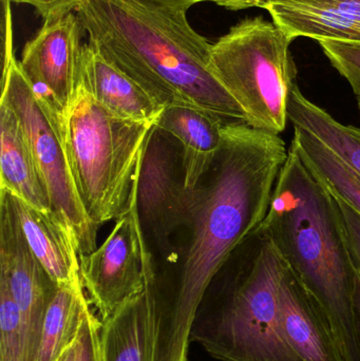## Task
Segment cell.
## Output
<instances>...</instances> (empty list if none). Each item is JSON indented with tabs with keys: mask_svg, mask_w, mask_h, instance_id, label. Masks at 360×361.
<instances>
[{
	"mask_svg": "<svg viewBox=\"0 0 360 361\" xmlns=\"http://www.w3.org/2000/svg\"><path fill=\"white\" fill-rule=\"evenodd\" d=\"M287 118L294 127L306 129L325 144L360 177V128L342 124L327 110L293 89L287 104Z\"/></svg>",
	"mask_w": 360,
	"mask_h": 361,
	"instance_id": "cell-18",
	"label": "cell"
},
{
	"mask_svg": "<svg viewBox=\"0 0 360 361\" xmlns=\"http://www.w3.org/2000/svg\"><path fill=\"white\" fill-rule=\"evenodd\" d=\"M101 319L97 314L91 309H87L84 316L85 326V351L82 361H103L101 353V341H99V331H101Z\"/></svg>",
	"mask_w": 360,
	"mask_h": 361,
	"instance_id": "cell-23",
	"label": "cell"
},
{
	"mask_svg": "<svg viewBox=\"0 0 360 361\" xmlns=\"http://www.w3.org/2000/svg\"><path fill=\"white\" fill-rule=\"evenodd\" d=\"M218 6H224L228 10H244L245 0H213Z\"/></svg>",
	"mask_w": 360,
	"mask_h": 361,
	"instance_id": "cell-27",
	"label": "cell"
},
{
	"mask_svg": "<svg viewBox=\"0 0 360 361\" xmlns=\"http://www.w3.org/2000/svg\"><path fill=\"white\" fill-rule=\"evenodd\" d=\"M287 152L280 135L226 123L219 154L194 189L192 238L177 280L160 290L156 361H188L197 310L232 252L266 219Z\"/></svg>",
	"mask_w": 360,
	"mask_h": 361,
	"instance_id": "cell-1",
	"label": "cell"
},
{
	"mask_svg": "<svg viewBox=\"0 0 360 361\" xmlns=\"http://www.w3.org/2000/svg\"><path fill=\"white\" fill-rule=\"evenodd\" d=\"M335 199L340 207L342 222L348 233L349 242H350L351 250H352L353 259L356 265L360 281V214L340 197H335Z\"/></svg>",
	"mask_w": 360,
	"mask_h": 361,
	"instance_id": "cell-22",
	"label": "cell"
},
{
	"mask_svg": "<svg viewBox=\"0 0 360 361\" xmlns=\"http://www.w3.org/2000/svg\"><path fill=\"white\" fill-rule=\"evenodd\" d=\"M225 121L217 114L183 104H169L156 121V128L181 145L182 173L190 190L196 189L211 171L223 142Z\"/></svg>",
	"mask_w": 360,
	"mask_h": 361,
	"instance_id": "cell-14",
	"label": "cell"
},
{
	"mask_svg": "<svg viewBox=\"0 0 360 361\" xmlns=\"http://www.w3.org/2000/svg\"><path fill=\"white\" fill-rule=\"evenodd\" d=\"M156 123L116 118L82 82L63 123V140L82 206L95 226L130 209L144 154Z\"/></svg>",
	"mask_w": 360,
	"mask_h": 361,
	"instance_id": "cell-5",
	"label": "cell"
},
{
	"mask_svg": "<svg viewBox=\"0 0 360 361\" xmlns=\"http://www.w3.org/2000/svg\"><path fill=\"white\" fill-rule=\"evenodd\" d=\"M293 42L274 21L257 16L243 19L213 44L211 71L254 128L276 135L287 128V104L297 86Z\"/></svg>",
	"mask_w": 360,
	"mask_h": 361,
	"instance_id": "cell-6",
	"label": "cell"
},
{
	"mask_svg": "<svg viewBox=\"0 0 360 361\" xmlns=\"http://www.w3.org/2000/svg\"><path fill=\"white\" fill-rule=\"evenodd\" d=\"M75 12L88 44L163 103L247 123L211 71L213 44L192 29L186 11L151 0H84Z\"/></svg>",
	"mask_w": 360,
	"mask_h": 361,
	"instance_id": "cell-2",
	"label": "cell"
},
{
	"mask_svg": "<svg viewBox=\"0 0 360 361\" xmlns=\"http://www.w3.org/2000/svg\"><path fill=\"white\" fill-rule=\"evenodd\" d=\"M291 144L327 188L360 214L359 176L306 129L294 127Z\"/></svg>",
	"mask_w": 360,
	"mask_h": 361,
	"instance_id": "cell-19",
	"label": "cell"
},
{
	"mask_svg": "<svg viewBox=\"0 0 360 361\" xmlns=\"http://www.w3.org/2000/svg\"><path fill=\"white\" fill-rule=\"evenodd\" d=\"M78 80L107 111L123 120L156 123L167 106L90 44L82 48Z\"/></svg>",
	"mask_w": 360,
	"mask_h": 361,
	"instance_id": "cell-13",
	"label": "cell"
},
{
	"mask_svg": "<svg viewBox=\"0 0 360 361\" xmlns=\"http://www.w3.org/2000/svg\"><path fill=\"white\" fill-rule=\"evenodd\" d=\"M15 4H29L35 8L38 15L44 20L63 16L70 12H75V8L84 0H12Z\"/></svg>",
	"mask_w": 360,
	"mask_h": 361,
	"instance_id": "cell-24",
	"label": "cell"
},
{
	"mask_svg": "<svg viewBox=\"0 0 360 361\" xmlns=\"http://www.w3.org/2000/svg\"><path fill=\"white\" fill-rule=\"evenodd\" d=\"M318 44L331 65L350 85L360 110V42L321 40Z\"/></svg>",
	"mask_w": 360,
	"mask_h": 361,
	"instance_id": "cell-21",
	"label": "cell"
},
{
	"mask_svg": "<svg viewBox=\"0 0 360 361\" xmlns=\"http://www.w3.org/2000/svg\"><path fill=\"white\" fill-rule=\"evenodd\" d=\"M0 361H27L18 309L10 288L0 278Z\"/></svg>",
	"mask_w": 360,
	"mask_h": 361,
	"instance_id": "cell-20",
	"label": "cell"
},
{
	"mask_svg": "<svg viewBox=\"0 0 360 361\" xmlns=\"http://www.w3.org/2000/svg\"><path fill=\"white\" fill-rule=\"evenodd\" d=\"M0 189L38 209L53 212L18 116L4 103H0Z\"/></svg>",
	"mask_w": 360,
	"mask_h": 361,
	"instance_id": "cell-16",
	"label": "cell"
},
{
	"mask_svg": "<svg viewBox=\"0 0 360 361\" xmlns=\"http://www.w3.org/2000/svg\"><path fill=\"white\" fill-rule=\"evenodd\" d=\"M262 228L331 322L345 361H360V281L333 193L291 144Z\"/></svg>",
	"mask_w": 360,
	"mask_h": 361,
	"instance_id": "cell-3",
	"label": "cell"
},
{
	"mask_svg": "<svg viewBox=\"0 0 360 361\" xmlns=\"http://www.w3.org/2000/svg\"><path fill=\"white\" fill-rule=\"evenodd\" d=\"M194 200V189L185 186L173 141L156 127L144 154L137 205L144 231H148L166 256L171 254L173 233L190 226Z\"/></svg>",
	"mask_w": 360,
	"mask_h": 361,
	"instance_id": "cell-10",
	"label": "cell"
},
{
	"mask_svg": "<svg viewBox=\"0 0 360 361\" xmlns=\"http://www.w3.org/2000/svg\"><path fill=\"white\" fill-rule=\"evenodd\" d=\"M244 244L237 267H222L209 284L190 343L220 361H302L281 331L279 290L287 263L261 225Z\"/></svg>",
	"mask_w": 360,
	"mask_h": 361,
	"instance_id": "cell-4",
	"label": "cell"
},
{
	"mask_svg": "<svg viewBox=\"0 0 360 361\" xmlns=\"http://www.w3.org/2000/svg\"><path fill=\"white\" fill-rule=\"evenodd\" d=\"M264 1H268V0H245L244 10L245 8H254V6L258 8V6Z\"/></svg>",
	"mask_w": 360,
	"mask_h": 361,
	"instance_id": "cell-28",
	"label": "cell"
},
{
	"mask_svg": "<svg viewBox=\"0 0 360 361\" xmlns=\"http://www.w3.org/2000/svg\"><path fill=\"white\" fill-rule=\"evenodd\" d=\"M137 183L130 209L116 220L105 242L80 255V280L101 322L144 290L148 269L154 265L137 212Z\"/></svg>",
	"mask_w": 360,
	"mask_h": 361,
	"instance_id": "cell-8",
	"label": "cell"
},
{
	"mask_svg": "<svg viewBox=\"0 0 360 361\" xmlns=\"http://www.w3.org/2000/svg\"><path fill=\"white\" fill-rule=\"evenodd\" d=\"M8 193L27 244L40 264L57 286L71 282L80 274L75 233L55 212L38 209Z\"/></svg>",
	"mask_w": 360,
	"mask_h": 361,
	"instance_id": "cell-15",
	"label": "cell"
},
{
	"mask_svg": "<svg viewBox=\"0 0 360 361\" xmlns=\"http://www.w3.org/2000/svg\"><path fill=\"white\" fill-rule=\"evenodd\" d=\"M1 102L14 110L25 131L53 212L75 233L78 255L97 250L99 227L87 216L76 190L63 140L36 99L31 84L12 55L4 61Z\"/></svg>",
	"mask_w": 360,
	"mask_h": 361,
	"instance_id": "cell-7",
	"label": "cell"
},
{
	"mask_svg": "<svg viewBox=\"0 0 360 361\" xmlns=\"http://www.w3.org/2000/svg\"><path fill=\"white\" fill-rule=\"evenodd\" d=\"M283 337L302 361H345L331 322L316 299L287 267L279 290Z\"/></svg>",
	"mask_w": 360,
	"mask_h": 361,
	"instance_id": "cell-12",
	"label": "cell"
},
{
	"mask_svg": "<svg viewBox=\"0 0 360 361\" xmlns=\"http://www.w3.org/2000/svg\"><path fill=\"white\" fill-rule=\"evenodd\" d=\"M90 307L80 275L57 286L46 310L35 361H57L77 338L87 309Z\"/></svg>",
	"mask_w": 360,
	"mask_h": 361,
	"instance_id": "cell-17",
	"label": "cell"
},
{
	"mask_svg": "<svg viewBox=\"0 0 360 361\" xmlns=\"http://www.w3.org/2000/svg\"><path fill=\"white\" fill-rule=\"evenodd\" d=\"M159 301L158 275L152 265L148 269L144 290L101 322L103 361H156Z\"/></svg>",
	"mask_w": 360,
	"mask_h": 361,
	"instance_id": "cell-11",
	"label": "cell"
},
{
	"mask_svg": "<svg viewBox=\"0 0 360 361\" xmlns=\"http://www.w3.org/2000/svg\"><path fill=\"white\" fill-rule=\"evenodd\" d=\"M161 6L166 8H175V10L186 11L190 10V6L199 2L213 1V0H151Z\"/></svg>",
	"mask_w": 360,
	"mask_h": 361,
	"instance_id": "cell-26",
	"label": "cell"
},
{
	"mask_svg": "<svg viewBox=\"0 0 360 361\" xmlns=\"http://www.w3.org/2000/svg\"><path fill=\"white\" fill-rule=\"evenodd\" d=\"M85 339H86V337H85L84 319H82L77 338L61 354V357L57 361H82L85 351Z\"/></svg>",
	"mask_w": 360,
	"mask_h": 361,
	"instance_id": "cell-25",
	"label": "cell"
},
{
	"mask_svg": "<svg viewBox=\"0 0 360 361\" xmlns=\"http://www.w3.org/2000/svg\"><path fill=\"white\" fill-rule=\"evenodd\" d=\"M82 32L74 12L44 20L35 37L25 44L19 61L38 103L59 135L77 89Z\"/></svg>",
	"mask_w": 360,
	"mask_h": 361,
	"instance_id": "cell-9",
	"label": "cell"
}]
</instances>
